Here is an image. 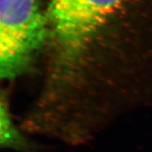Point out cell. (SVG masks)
<instances>
[{
  "label": "cell",
  "instance_id": "cell-1",
  "mask_svg": "<svg viewBox=\"0 0 152 152\" xmlns=\"http://www.w3.org/2000/svg\"><path fill=\"white\" fill-rule=\"evenodd\" d=\"M122 1L52 0L54 55L48 96L70 83L96 33Z\"/></svg>",
  "mask_w": 152,
  "mask_h": 152
},
{
  "label": "cell",
  "instance_id": "cell-2",
  "mask_svg": "<svg viewBox=\"0 0 152 152\" xmlns=\"http://www.w3.org/2000/svg\"><path fill=\"white\" fill-rule=\"evenodd\" d=\"M46 36L47 21L38 0H0V80L24 75Z\"/></svg>",
  "mask_w": 152,
  "mask_h": 152
},
{
  "label": "cell",
  "instance_id": "cell-3",
  "mask_svg": "<svg viewBox=\"0 0 152 152\" xmlns=\"http://www.w3.org/2000/svg\"><path fill=\"white\" fill-rule=\"evenodd\" d=\"M2 149L23 152L34 151L27 138L15 124L5 99L0 95V150Z\"/></svg>",
  "mask_w": 152,
  "mask_h": 152
}]
</instances>
